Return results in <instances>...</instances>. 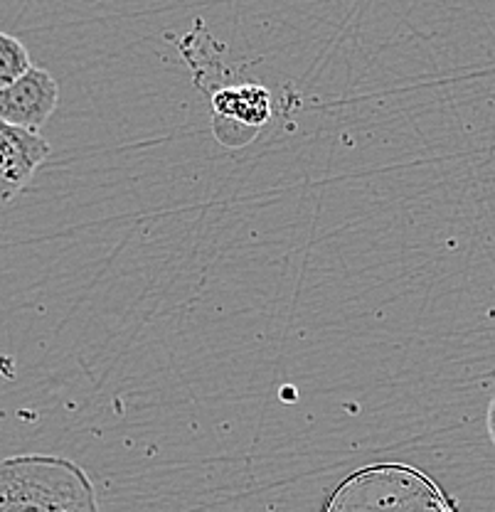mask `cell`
<instances>
[{"label":"cell","mask_w":495,"mask_h":512,"mask_svg":"<svg viewBox=\"0 0 495 512\" xmlns=\"http://www.w3.org/2000/svg\"><path fill=\"white\" fill-rule=\"evenodd\" d=\"M0 512H101L82 466L52 453L0 461Z\"/></svg>","instance_id":"cell-1"},{"label":"cell","mask_w":495,"mask_h":512,"mask_svg":"<svg viewBox=\"0 0 495 512\" xmlns=\"http://www.w3.org/2000/svg\"><path fill=\"white\" fill-rule=\"evenodd\" d=\"M60 104V84L47 69L33 67L0 92V121L40 133Z\"/></svg>","instance_id":"cell-2"},{"label":"cell","mask_w":495,"mask_h":512,"mask_svg":"<svg viewBox=\"0 0 495 512\" xmlns=\"http://www.w3.org/2000/svg\"><path fill=\"white\" fill-rule=\"evenodd\" d=\"M47 156L50 143L40 133L0 121V202H10L28 188Z\"/></svg>","instance_id":"cell-3"},{"label":"cell","mask_w":495,"mask_h":512,"mask_svg":"<svg viewBox=\"0 0 495 512\" xmlns=\"http://www.w3.org/2000/svg\"><path fill=\"white\" fill-rule=\"evenodd\" d=\"M212 109H215L217 133H225L227 126L247 128L249 133L264 126L271 116V94L259 84H232L212 94Z\"/></svg>","instance_id":"cell-4"},{"label":"cell","mask_w":495,"mask_h":512,"mask_svg":"<svg viewBox=\"0 0 495 512\" xmlns=\"http://www.w3.org/2000/svg\"><path fill=\"white\" fill-rule=\"evenodd\" d=\"M30 69H33V62H30L28 47L18 37L0 32V92L18 82Z\"/></svg>","instance_id":"cell-5"},{"label":"cell","mask_w":495,"mask_h":512,"mask_svg":"<svg viewBox=\"0 0 495 512\" xmlns=\"http://www.w3.org/2000/svg\"><path fill=\"white\" fill-rule=\"evenodd\" d=\"M486 424H488V436H491L493 446H495V397L488 404V416H486Z\"/></svg>","instance_id":"cell-6"}]
</instances>
